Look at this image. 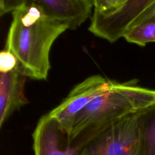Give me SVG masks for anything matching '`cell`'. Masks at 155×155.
<instances>
[{
    "label": "cell",
    "instance_id": "obj_1",
    "mask_svg": "<svg viewBox=\"0 0 155 155\" xmlns=\"http://www.w3.org/2000/svg\"><path fill=\"white\" fill-rule=\"evenodd\" d=\"M5 49L18 60L17 70L35 80H46L50 69V51L68 24L36 4H24L12 12Z\"/></svg>",
    "mask_w": 155,
    "mask_h": 155
},
{
    "label": "cell",
    "instance_id": "obj_2",
    "mask_svg": "<svg viewBox=\"0 0 155 155\" xmlns=\"http://www.w3.org/2000/svg\"><path fill=\"white\" fill-rule=\"evenodd\" d=\"M154 102L155 90L138 86L135 81H113L109 90L93 99L77 115L70 140L84 147L118 121Z\"/></svg>",
    "mask_w": 155,
    "mask_h": 155
},
{
    "label": "cell",
    "instance_id": "obj_3",
    "mask_svg": "<svg viewBox=\"0 0 155 155\" xmlns=\"http://www.w3.org/2000/svg\"><path fill=\"white\" fill-rule=\"evenodd\" d=\"M137 138L134 113L102 132L84 146L78 155H134Z\"/></svg>",
    "mask_w": 155,
    "mask_h": 155
},
{
    "label": "cell",
    "instance_id": "obj_4",
    "mask_svg": "<svg viewBox=\"0 0 155 155\" xmlns=\"http://www.w3.org/2000/svg\"><path fill=\"white\" fill-rule=\"evenodd\" d=\"M112 82L101 75L91 76L76 85L67 97L48 113L70 136L77 115L93 99L109 90Z\"/></svg>",
    "mask_w": 155,
    "mask_h": 155
},
{
    "label": "cell",
    "instance_id": "obj_5",
    "mask_svg": "<svg viewBox=\"0 0 155 155\" xmlns=\"http://www.w3.org/2000/svg\"><path fill=\"white\" fill-rule=\"evenodd\" d=\"M155 0H129L118 10L103 14L94 11L88 28L95 36L114 42L123 37L131 24Z\"/></svg>",
    "mask_w": 155,
    "mask_h": 155
},
{
    "label": "cell",
    "instance_id": "obj_6",
    "mask_svg": "<svg viewBox=\"0 0 155 155\" xmlns=\"http://www.w3.org/2000/svg\"><path fill=\"white\" fill-rule=\"evenodd\" d=\"M33 3L42 7L49 15L60 19L74 30L91 15L92 0H0V14L12 12L19 7Z\"/></svg>",
    "mask_w": 155,
    "mask_h": 155
},
{
    "label": "cell",
    "instance_id": "obj_7",
    "mask_svg": "<svg viewBox=\"0 0 155 155\" xmlns=\"http://www.w3.org/2000/svg\"><path fill=\"white\" fill-rule=\"evenodd\" d=\"M33 142L35 155H78L83 148L71 142L69 135L49 113L38 120Z\"/></svg>",
    "mask_w": 155,
    "mask_h": 155
},
{
    "label": "cell",
    "instance_id": "obj_8",
    "mask_svg": "<svg viewBox=\"0 0 155 155\" xmlns=\"http://www.w3.org/2000/svg\"><path fill=\"white\" fill-rule=\"evenodd\" d=\"M27 76L16 68L0 75V127L16 111L28 103L25 95Z\"/></svg>",
    "mask_w": 155,
    "mask_h": 155
},
{
    "label": "cell",
    "instance_id": "obj_9",
    "mask_svg": "<svg viewBox=\"0 0 155 155\" xmlns=\"http://www.w3.org/2000/svg\"><path fill=\"white\" fill-rule=\"evenodd\" d=\"M136 116L138 138L134 155H155V102Z\"/></svg>",
    "mask_w": 155,
    "mask_h": 155
},
{
    "label": "cell",
    "instance_id": "obj_10",
    "mask_svg": "<svg viewBox=\"0 0 155 155\" xmlns=\"http://www.w3.org/2000/svg\"><path fill=\"white\" fill-rule=\"evenodd\" d=\"M123 38L128 42L143 47L148 43L155 42V21L130 25Z\"/></svg>",
    "mask_w": 155,
    "mask_h": 155
},
{
    "label": "cell",
    "instance_id": "obj_11",
    "mask_svg": "<svg viewBox=\"0 0 155 155\" xmlns=\"http://www.w3.org/2000/svg\"><path fill=\"white\" fill-rule=\"evenodd\" d=\"M94 11L106 14L113 12L124 5L129 0H92Z\"/></svg>",
    "mask_w": 155,
    "mask_h": 155
},
{
    "label": "cell",
    "instance_id": "obj_12",
    "mask_svg": "<svg viewBox=\"0 0 155 155\" xmlns=\"http://www.w3.org/2000/svg\"><path fill=\"white\" fill-rule=\"evenodd\" d=\"M18 64L15 56L10 51L5 49L0 53V72L5 73L14 70Z\"/></svg>",
    "mask_w": 155,
    "mask_h": 155
},
{
    "label": "cell",
    "instance_id": "obj_13",
    "mask_svg": "<svg viewBox=\"0 0 155 155\" xmlns=\"http://www.w3.org/2000/svg\"><path fill=\"white\" fill-rule=\"evenodd\" d=\"M154 21H155V1L151 5H150L147 9H145L131 24L130 25L142 23V22H154Z\"/></svg>",
    "mask_w": 155,
    "mask_h": 155
}]
</instances>
